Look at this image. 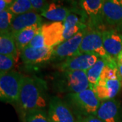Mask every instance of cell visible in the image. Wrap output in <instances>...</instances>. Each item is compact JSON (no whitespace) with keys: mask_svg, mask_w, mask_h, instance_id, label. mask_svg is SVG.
I'll list each match as a JSON object with an SVG mask.
<instances>
[{"mask_svg":"<svg viewBox=\"0 0 122 122\" xmlns=\"http://www.w3.org/2000/svg\"><path fill=\"white\" fill-rule=\"evenodd\" d=\"M23 77L24 75L14 70L1 73L0 98L2 102H18Z\"/></svg>","mask_w":122,"mask_h":122,"instance_id":"5b68a950","label":"cell"},{"mask_svg":"<svg viewBox=\"0 0 122 122\" xmlns=\"http://www.w3.org/2000/svg\"><path fill=\"white\" fill-rule=\"evenodd\" d=\"M42 24L38 23L33 26L25 28L14 35L18 50L21 51L23 48L27 47L31 40L41 29Z\"/></svg>","mask_w":122,"mask_h":122,"instance_id":"d6986e66","label":"cell"},{"mask_svg":"<svg viewBox=\"0 0 122 122\" xmlns=\"http://www.w3.org/2000/svg\"><path fill=\"white\" fill-rule=\"evenodd\" d=\"M55 84L58 91L66 94L79 93L90 88L86 71H60Z\"/></svg>","mask_w":122,"mask_h":122,"instance_id":"3957f363","label":"cell"},{"mask_svg":"<svg viewBox=\"0 0 122 122\" xmlns=\"http://www.w3.org/2000/svg\"><path fill=\"white\" fill-rule=\"evenodd\" d=\"M0 54L11 56L18 61V50L14 35L11 32L0 35Z\"/></svg>","mask_w":122,"mask_h":122,"instance_id":"ffe728a7","label":"cell"},{"mask_svg":"<svg viewBox=\"0 0 122 122\" xmlns=\"http://www.w3.org/2000/svg\"><path fill=\"white\" fill-rule=\"evenodd\" d=\"M14 16L8 10L0 12V35L10 32Z\"/></svg>","mask_w":122,"mask_h":122,"instance_id":"603a6c76","label":"cell"},{"mask_svg":"<svg viewBox=\"0 0 122 122\" xmlns=\"http://www.w3.org/2000/svg\"><path fill=\"white\" fill-rule=\"evenodd\" d=\"M107 64V63L106 60L99 58L96 63L91 68H90L87 71H86L87 79L91 89H93L94 87L97 84L100 79L102 69Z\"/></svg>","mask_w":122,"mask_h":122,"instance_id":"44dd1931","label":"cell"},{"mask_svg":"<svg viewBox=\"0 0 122 122\" xmlns=\"http://www.w3.org/2000/svg\"><path fill=\"white\" fill-rule=\"evenodd\" d=\"M99 57L92 53H81L74 56L66 58L58 65L60 71H83L91 68L98 60Z\"/></svg>","mask_w":122,"mask_h":122,"instance_id":"52a82bcc","label":"cell"},{"mask_svg":"<svg viewBox=\"0 0 122 122\" xmlns=\"http://www.w3.org/2000/svg\"><path fill=\"white\" fill-rule=\"evenodd\" d=\"M103 45L108 55L117 58L122 52V34L116 29L103 30L102 31Z\"/></svg>","mask_w":122,"mask_h":122,"instance_id":"2e32d148","label":"cell"},{"mask_svg":"<svg viewBox=\"0 0 122 122\" xmlns=\"http://www.w3.org/2000/svg\"><path fill=\"white\" fill-rule=\"evenodd\" d=\"M14 0H0V12L8 10Z\"/></svg>","mask_w":122,"mask_h":122,"instance_id":"f546056e","label":"cell"},{"mask_svg":"<svg viewBox=\"0 0 122 122\" xmlns=\"http://www.w3.org/2000/svg\"><path fill=\"white\" fill-rule=\"evenodd\" d=\"M77 122H103L96 115L77 116Z\"/></svg>","mask_w":122,"mask_h":122,"instance_id":"f1b7e54d","label":"cell"},{"mask_svg":"<svg viewBox=\"0 0 122 122\" xmlns=\"http://www.w3.org/2000/svg\"><path fill=\"white\" fill-rule=\"evenodd\" d=\"M96 116L103 122H122L119 102L115 98L101 101Z\"/></svg>","mask_w":122,"mask_h":122,"instance_id":"7c38bea8","label":"cell"},{"mask_svg":"<svg viewBox=\"0 0 122 122\" xmlns=\"http://www.w3.org/2000/svg\"><path fill=\"white\" fill-rule=\"evenodd\" d=\"M54 48L45 46L41 48H34L27 46L20 52L22 62L29 65H35L46 63L54 57Z\"/></svg>","mask_w":122,"mask_h":122,"instance_id":"ba28073f","label":"cell"},{"mask_svg":"<svg viewBox=\"0 0 122 122\" xmlns=\"http://www.w3.org/2000/svg\"><path fill=\"white\" fill-rule=\"evenodd\" d=\"M41 31L43 34L46 46L54 48L64 41L63 22H52L42 25Z\"/></svg>","mask_w":122,"mask_h":122,"instance_id":"4fadbf2b","label":"cell"},{"mask_svg":"<svg viewBox=\"0 0 122 122\" xmlns=\"http://www.w3.org/2000/svg\"><path fill=\"white\" fill-rule=\"evenodd\" d=\"M117 69V67L115 68V67L111 66L107 64L102 69L99 79L106 80V79H118Z\"/></svg>","mask_w":122,"mask_h":122,"instance_id":"484cf974","label":"cell"},{"mask_svg":"<svg viewBox=\"0 0 122 122\" xmlns=\"http://www.w3.org/2000/svg\"><path fill=\"white\" fill-rule=\"evenodd\" d=\"M46 85L37 77L24 76L18 103L25 115L34 110H45L48 104Z\"/></svg>","mask_w":122,"mask_h":122,"instance_id":"6da1fadb","label":"cell"},{"mask_svg":"<svg viewBox=\"0 0 122 122\" xmlns=\"http://www.w3.org/2000/svg\"><path fill=\"white\" fill-rule=\"evenodd\" d=\"M48 104V116L52 122H77L71 109L59 97H52Z\"/></svg>","mask_w":122,"mask_h":122,"instance_id":"9c48e42d","label":"cell"},{"mask_svg":"<svg viewBox=\"0 0 122 122\" xmlns=\"http://www.w3.org/2000/svg\"><path fill=\"white\" fill-rule=\"evenodd\" d=\"M8 10L14 16L35 11L29 0H14Z\"/></svg>","mask_w":122,"mask_h":122,"instance_id":"7402d4cb","label":"cell"},{"mask_svg":"<svg viewBox=\"0 0 122 122\" xmlns=\"http://www.w3.org/2000/svg\"><path fill=\"white\" fill-rule=\"evenodd\" d=\"M117 76L118 79L120 81L122 86V64L117 63Z\"/></svg>","mask_w":122,"mask_h":122,"instance_id":"4dcf8cb0","label":"cell"},{"mask_svg":"<svg viewBox=\"0 0 122 122\" xmlns=\"http://www.w3.org/2000/svg\"><path fill=\"white\" fill-rule=\"evenodd\" d=\"M64 100L77 116L96 115L101 102L91 88L79 93L67 94Z\"/></svg>","mask_w":122,"mask_h":122,"instance_id":"7a4b0ae2","label":"cell"},{"mask_svg":"<svg viewBox=\"0 0 122 122\" xmlns=\"http://www.w3.org/2000/svg\"><path fill=\"white\" fill-rule=\"evenodd\" d=\"M117 62L119 64H122V52L117 57Z\"/></svg>","mask_w":122,"mask_h":122,"instance_id":"1f68e13d","label":"cell"},{"mask_svg":"<svg viewBox=\"0 0 122 122\" xmlns=\"http://www.w3.org/2000/svg\"><path fill=\"white\" fill-rule=\"evenodd\" d=\"M76 9L74 7H69L61 3L53 1L48 4L41 16L52 22H64L70 14Z\"/></svg>","mask_w":122,"mask_h":122,"instance_id":"e0dca14e","label":"cell"},{"mask_svg":"<svg viewBox=\"0 0 122 122\" xmlns=\"http://www.w3.org/2000/svg\"><path fill=\"white\" fill-rule=\"evenodd\" d=\"M64 41L87 28V20L83 12L77 9L73 10L63 22Z\"/></svg>","mask_w":122,"mask_h":122,"instance_id":"8fae6325","label":"cell"},{"mask_svg":"<svg viewBox=\"0 0 122 122\" xmlns=\"http://www.w3.org/2000/svg\"><path fill=\"white\" fill-rule=\"evenodd\" d=\"M104 22L110 26H122V0H105Z\"/></svg>","mask_w":122,"mask_h":122,"instance_id":"5bb4252c","label":"cell"},{"mask_svg":"<svg viewBox=\"0 0 122 122\" xmlns=\"http://www.w3.org/2000/svg\"><path fill=\"white\" fill-rule=\"evenodd\" d=\"M26 122H52L45 110H34L25 115Z\"/></svg>","mask_w":122,"mask_h":122,"instance_id":"cb8c5ba5","label":"cell"},{"mask_svg":"<svg viewBox=\"0 0 122 122\" xmlns=\"http://www.w3.org/2000/svg\"><path fill=\"white\" fill-rule=\"evenodd\" d=\"M122 87L120 81L117 79H99L92 89L100 101L113 99L117 95Z\"/></svg>","mask_w":122,"mask_h":122,"instance_id":"9a60e30c","label":"cell"},{"mask_svg":"<svg viewBox=\"0 0 122 122\" xmlns=\"http://www.w3.org/2000/svg\"><path fill=\"white\" fill-rule=\"evenodd\" d=\"M28 46L34 48H41L46 46L44 37L41 30L33 37Z\"/></svg>","mask_w":122,"mask_h":122,"instance_id":"83f0119b","label":"cell"},{"mask_svg":"<svg viewBox=\"0 0 122 122\" xmlns=\"http://www.w3.org/2000/svg\"><path fill=\"white\" fill-rule=\"evenodd\" d=\"M16 62V60L11 56L0 54V73L12 71Z\"/></svg>","mask_w":122,"mask_h":122,"instance_id":"d4e9b609","label":"cell"},{"mask_svg":"<svg viewBox=\"0 0 122 122\" xmlns=\"http://www.w3.org/2000/svg\"><path fill=\"white\" fill-rule=\"evenodd\" d=\"M41 14L35 11L15 16L12 23L10 32L14 35L25 28L33 26L38 23H41Z\"/></svg>","mask_w":122,"mask_h":122,"instance_id":"ac0fdd59","label":"cell"},{"mask_svg":"<svg viewBox=\"0 0 122 122\" xmlns=\"http://www.w3.org/2000/svg\"><path fill=\"white\" fill-rule=\"evenodd\" d=\"M35 12L41 14L48 6L47 0H29Z\"/></svg>","mask_w":122,"mask_h":122,"instance_id":"4316f807","label":"cell"},{"mask_svg":"<svg viewBox=\"0 0 122 122\" xmlns=\"http://www.w3.org/2000/svg\"><path fill=\"white\" fill-rule=\"evenodd\" d=\"M87 29L80 31L73 37L54 47V57L66 59L81 54L80 53L79 48Z\"/></svg>","mask_w":122,"mask_h":122,"instance_id":"30bf717a","label":"cell"},{"mask_svg":"<svg viewBox=\"0 0 122 122\" xmlns=\"http://www.w3.org/2000/svg\"><path fill=\"white\" fill-rule=\"evenodd\" d=\"M104 3L105 0H80V8L86 18L87 27L102 30Z\"/></svg>","mask_w":122,"mask_h":122,"instance_id":"8992f818","label":"cell"},{"mask_svg":"<svg viewBox=\"0 0 122 122\" xmlns=\"http://www.w3.org/2000/svg\"><path fill=\"white\" fill-rule=\"evenodd\" d=\"M102 31V30L87 27L80 46V53L94 54L99 58L106 60L108 65H115L117 64V59L109 56L105 50Z\"/></svg>","mask_w":122,"mask_h":122,"instance_id":"277c9868","label":"cell"}]
</instances>
